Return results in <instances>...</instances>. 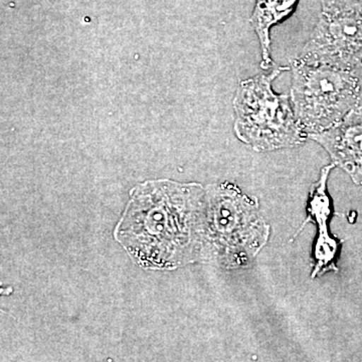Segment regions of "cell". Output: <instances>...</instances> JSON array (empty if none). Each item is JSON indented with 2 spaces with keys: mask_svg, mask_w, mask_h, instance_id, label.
<instances>
[{
  "mask_svg": "<svg viewBox=\"0 0 362 362\" xmlns=\"http://www.w3.org/2000/svg\"><path fill=\"white\" fill-rule=\"evenodd\" d=\"M333 168H335L333 163L323 168L320 177L312 187L308 201V220L305 221L303 225H306L310 220H315L319 226L318 238L314 250L315 267L312 273V278L323 275L329 271H337L334 261L337 259L339 245L330 237L327 230V221L331 214L330 199L327 194V180Z\"/></svg>",
  "mask_w": 362,
  "mask_h": 362,
  "instance_id": "obj_7",
  "label": "cell"
},
{
  "mask_svg": "<svg viewBox=\"0 0 362 362\" xmlns=\"http://www.w3.org/2000/svg\"><path fill=\"white\" fill-rule=\"evenodd\" d=\"M287 66L271 74H259L240 82L235 99V132L240 141L255 151L292 148L309 136L295 115L291 98L274 92L272 83Z\"/></svg>",
  "mask_w": 362,
  "mask_h": 362,
  "instance_id": "obj_3",
  "label": "cell"
},
{
  "mask_svg": "<svg viewBox=\"0 0 362 362\" xmlns=\"http://www.w3.org/2000/svg\"><path fill=\"white\" fill-rule=\"evenodd\" d=\"M329 154L335 166L362 185V109L350 112L329 129L309 135Z\"/></svg>",
  "mask_w": 362,
  "mask_h": 362,
  "instance_id": "obj_6",
  "label": "cell"
},
{
  "mask_svg": "<svg viewBox=\"0 0 362 362\" xmlns=\"http://www.w3.org/2000/svg\"><path fill=\"white\" fill-rule=\"evenodd\" d=\"M322 11L299 59L311 65L362 70V14L321 2Z\"/></svg>",
  "mask_w": 362,
  "mask_h": 362,
  "instance_id": "obj_5",
  "label": "cell"
},
{
  "mask_svg": "<svg viewBox=\"0 0 362 362\" xmlns=\"http://www.w3.org/2000/svg\"><path fill=\"white\" fill-rule=\"evenodd\" d=\"M291 102L307 134L329 129L362 109V71L292 62Z\"/></svg>",
  "mask_w": 362,
  "mask_h": 362,
  "instance_id": "obj_4",
  "label": "cell"
},
{
  "mask_svg": "<svg viewBox=\"0 0 362 362\" xmlns=\"http://www.w3.org/2000/svg\"><path fill=\"white\" fill-rule=\"evenodd\" d=\"M259 202L230 183L206 190V225L202 256L226 269L247 267L270 237Z\"/></svg>",
  "mask_w": 362,
  "mask_h": 362,
  "instance_id": "obj_2",
  "label": "cell"
},
{
  "mask_svg": "<svg viewBox=\"0 0 362 362\" xmlns=\"http://www.w3.org/2000/svg\"><path fill=\"white\" fill-rule=\"evenodd\" d=\"M206 192L197 183L171 181L135 188L116 240L147 268L175 269L202 255Z\"/></svg>",
  "mask_w": 362,
  "mask_h": 362,
  "instance_id": "obj_1",
  "label": "cell"
},
{
  "mask_svg": "<svg viewBox=\"0 0 362 362\" xmlns=\"http://www.w3.org/2000/svg\"><path fill=\"white\" fill-rule=\"evenodd\" d=\"M299 0H257L251 23L261 45L263 70L273 68L271 58V28L294 11Z\"/></svg>",
  "mask_w": 362,
  "mask_h": 362,
  "instance_id": "obj_8",
  "label": "cell"
},
{
  "mask_svg": "<svg viewBox=\"0 0 362 362\" xmlns=\"http://www.w3.org/2000/svg\"><path fill=\"white\" fill-rule=\"evenodd\" d=\"M321 2H328V4L362 14V0H321Z\"/></svg>",
  "mask_w": 362,
  "mask_h": 362,
  "instance_id": "obj_9",
  "label": "cell"
}]
</instances>
